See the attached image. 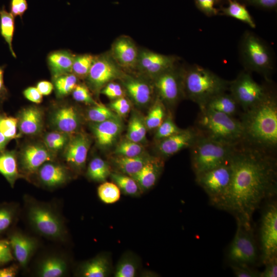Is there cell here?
Masks as SVG:
<instances>
[{"label": "cell", "instance_id": "44dd1931", "mask_svg": "<svg viewBox=\"0 0 277 277\" xmlns=\"http://www.w3.org/2000/svg\"><path fill=\"white\" fill-rule=\"evenodd\" d=\"M51 123L57 131L69 134L75 133L80 127V117L76 109L72 105L57 108L51 116Z\"/></svg>", "mask_w": 277, "mask_h": 277}, {"label": "cell", "instance_id": "9c48e42d", "mask_svg": "<svg viewBox=\"0 0 277 277\" xmlns=\"http://www.w3.org/2000/svg\"><path fill=\"white\" fill-rule=\"evenodd\" d=\"M228 90L239 106L245 111L259 103L268 90L256 82L246 70L241 71L232 81H229Z\"/></svg>", "mask_w": 277, "mask_h": 277}, {"label": "cell", "instance_id": "91938a15", "mask_svg": "<svg viewBox=\"0 0 277 277\" xmlns=\"http://www.w3.org/2000/svg\"><path fill=\"white\" fill-rule=\"evenodd\" d=\"M36 88L43 95H49L53 89V85L47 81H41L37 83Z\"/></svg>", "mask_w": 277, "mask_h": 277}, {"label": "cell", "instance_id": "7c38bea8", "mask_svg": "<svg viewBox=\"0 0 277 277\" xmlns=\"http://www.w3.org/2000/svg\"><path fill=\"white\" fill-rule=\"evenodd\" d=\"M182 69L175 65L154 78L157 97L166 107L172 108L184 98Z\"/></svg>", "mask_w": 277, "mask_h": 277}, {"label": "cell", "instance_id": "680465c9", "mask_svg": "<svg viewBox=\"0 0 277 277\" xmlns=\"http://www.w3.org/2000/svg\"><path fill=\"white\" fill-rule=\"evenodd\" d=\"M5 65L0 66V103H2L9 95L8 89L5 85L4 81V73Z\"/></svg>", "mask_w": 277, "mask_h": 277}, {"label": "cell", "instance_id": "f907efd6", "mask_svg": "<svg viewBox=\"0 0 277 277\" xmlns=\"http://www.w3.org/2000/svg\"><path fill=\"white\" fill-rule=\"evenodd\" d=\"M14 259L9 240L0 238V266L4 265Z\"/></svg>", "mask_w": 277, "mask_h": 277}, {"label": "cell", "instance_id": "7402d4cb", "mask_svg": "<svg viewBox=\"0 0 277 277\" xmlns=\"http://www.w3.org/2000/svg\"><path fill=\"white\" fill-rule=\"evenodd\" d=\"M69 263L64 256L50 254L45 255L37 263L35 275L39 277H61L67 274Z\"/></svg>", "mask_w": 277, "mask_h": 277}, {"label": "cell", "instance_id": "9a60e30c", "mask_svg": "<svg viewBox=\"0 0 277 277\" xmlns=\"http://www.w3.org/2000/svg\"><path fill=\"white\" fill-rule=\"evenodd\" d=\"M179 58L148 50L138 52L136 67L143 73L155 78L176 65Z\"/></svg>", "mask_w": 277, "mask_h": 277}, {"label": "cell", "instance_id": "52a82bcc", "mask_svg": "<svg viewBox=\"0 0 277 277\" xmlns=\"http://www.w3.org/2000/svg\"><path fill=\"white\" fill-rule=\"evenodd\" d=\"M236 145L200 136L190 148L195 175L228 162Z\"/></svg>", "mask_w": 277, "mask_h": 277}, {"label": "cell", "instance_id": "30bf717a", "mask_svg": "<svg viewBox=\"0 0 277 277\" xmlns=\"http://www.w3.org/2000/svg\"><path fill=\"white\" fill-rule=\"evenodd\" d=\"M261 260L264 264L277 256V204L269 202L261 220L260 229Z\"/></svg>", "mask_w": 277, "mask_h": 277}, {"label": "cell", "instance_id": "f546056e", "mask_svg": "<svg viewBox=\"0 0 277 277\" xmlns=\"http://www.w3.org/2000/svg\"><path fill=\"white\" fill-rule=\"evenodd\" d=\"M239 107L232 95L224 92L210 98L201 109H210L234 117L238 113Z\"/></svg>", "mask_w": 277, "mask_h": 277}, {"label": "cell", "instance_id": "60d3db41", "mask_svg": "<svg viewBox=\"0 0 277 277\" xmlns=\"http://www.w3.org/2000/svg\"><path fill=\"white\" fill-rule=\"evenodd\" d=\"M95 56L90 54L75 55L71 73L77 77L86 78L95 59Z\"/></svg>", "mask_w": 277, "mask_h": 277}, {"label": "cell", "instance_id": "8d00e7d4", "mask_svg": "<svg viewBox=\"0 0 277 277\" xmlns=\"http://www.w3.org/2000/svg\"><path fill=\"white\" fill-rule=\"evenodd\" d=\"M109 164L99 157H95L90 162L87 176L90 180L97 182H104L111 174Z\"/></svg>", "mask_w": 277, "mask_h": 277}, {"label": "cell", "instance_id": "ee69618b", "mask_svg": "<svg viewBox=\"0 0 277 277\" xmlns=\"http://www.w3.org/2000/svg\"><path fill=\"white\" fill-rule=\"evenodd\" d=\"M87 118L93 123L102 122L118 116L109 107L103 104L93 105L87 111Z\"/></svg>", "mask_w": 277, "mask_h": 277}, {"label": "cell", "instance_id": "3957f363", "mask_svg": "<svg viewBox=\"0 0 277 277\" xmlns=\"http://www.w3.org/2000/svg\"><path fill=\"white\" fill-rule=\"evenodd\" d=\"M182 81L184 98L196 103L200 109L212 97L226 92L229 84V81L196 64L182 67Z\"/></svg>", "mask_w": 277, "mask_h": 277}, {"label": "cell", "instance_id": "4316f807", "mask_svg": "<svg viewBox=\"0 0 277 277\" xmlns=\"http://www.w3.org/2000/svg\"><path fill=\"white\" fill-rule=\"evenodd\" d=\"M123 84L128 94L137 106L147 105L152 98V88L142 80L125 76L123 79Z\"/></svg>", "mask_w": 277, "mask_h": 277}, {"label": "cell", "instance_id": "1f68e13d", "mask_svg": "<svg viewBox=\"0 0 277 277\" xmlns=\"http://www.w3.org/2000/svg\"><path fill=\"white\" fill-rule=\"evenodd\" d=\"M19 213L18 204L14 202L0 204V238L13 229Z\"/></svg>", "mask_w": 277, "mask_h": 277}, {"label": "cell", "instance_id": "ffe728a7", "mask_svg": "<svg viewBox=\"0 0 277 277\" xmlns=\"http://www.w3.org/2000/svg\"><path fill=\"white\" fill-rule=\"evenodd\" d=\"M138 52L134 42L126 36L117 38L111 47L112 58L118 66L124 68L136 67Z\"/></svg>", "mask_w": 277, "mask_h": 277}, {"label": "cell", "instance_id": "681fc988", "mask_svg": "<svg viewBox=\"0 0 277 277\" xmlns=\"http://www.w3.org/2000/svg\"><path fill=\"white\" fill-rule=\"evenodd\" d=\"M196 8L205 15L211 17L218 14L219 10L215 7L217 0H194Z\"/></svg>", "mask_w": 277, "mask_h": 277}, {"label": "cell", "instance_id": "603a6c76", "mask_svg": "<svg viewBox=\"0 0 277 277\" xmlns=\"http://www.w3.org/2000/svg\"><path fill=\"white\" fill-rule=\"evenodd\" d=\"M122 128V121L119 117L91 125L97 143L103 147L111 146L120 134Z\"/></svg>", "mask_w": 277, "mask_h": 277}, {"label": "cell", "instance_id": "6da1fadb", "mask_svg": "<svg viewBox=\"0 0 277 277\" xmlns=\"http://www.w3.org/2000/svg\"><path fill=\"white\" fill-rule=\"evenodd\" d=\"M229 163L230 183L213 206L232 214L237 221L251 227L255 210L263 201L276 194L275 154L242 142L235 147Z\"/></svg>", "mask_w": 277, "mask_h": 277}, {"label": "cell", "instance_id": "484cf974", "mask_svg": "<svg viewBox=\"0 0 277 277\" xmlns=\"http://www.w3.org/2000/svg\"><path fill=\"white\" fill-rule=\"evenodd\" d=\"M38 107L31 106L21 111L18 118L19 131L28 135H36L40 132L43 125V114Z\"/></svg>", "mask_w": 277, "mask_h": 277}, {"label": "cell", "instance_id": "f6af8a7d", "mask_svg": "<svg viewBox=\"0 0 277 277\" xmlns=\"http://www.w3.org/2000/svg\"><path fill=\"white\" fill-rule=\"evenodd\" d=\"M156 129L154 137L158 141L179 132L182 129L176 125L173 121L171 112L168 111L165 118Z\"/></svg>", "mask_w": 277, "mask_h": 277}, {"label": "cell", "instance_id": "ab89813d", "mask_svg": "<svg viewBox=\"0 0 277 277\" xmlns=\"http://www.w3.org/2000/svg\"><path fill=\"white\" fill-rule=\"evenodd\" d=\"M53 80L57 95L63 97L72 92L77 85V77L72 73H69L60 75Z\"/></svg>", "mask_w": 277, "mask_h": 277}, {"label": "cell", "instance_id": "f35d334b", "mask_svg": "<svg viewBox=\"0 0 277 277\" xmlns=\"http://www.w3.org/2000/svg\"><path fill=\"white\" fill-rule=\"evenodd\" d=\"M167 112L165 104L157 97L144 120L147 128L156 129L165 118Z\"/></svg>", "mask_w": 277, "mask_h": 277}, {"label": "cell", "instance_id": "7bdbcfd3", "mask_svg": "<svg viewBox=\"0 0 277 277\" xmlns=\"http://www.w3.org/2000/svg\"><path fill=\"white\" fill-rule=\"evenodd\" d=\"M114 153L118 156L133 157L141 155L145 152L143 146L140 143L126 138L117 145Z\"/></svg>", "mask_w": 277, "mask_h": 277}, {"label": "cell", "instance_id": "94428289", "mask_svg": "<svg viewBox=\"0 0 277 277\" xmlns=\"http://www.w3.org/2000/svg\"><path fill=\"white\" fill-rule=\"evenodd\" d=\"M19 265L12 264L10 266L0 268V277H14L17 274Z\"/></svg>", "mask_w": 277, "mask_h": 277}, {"label": "cell", "instance_id": "be15d7a7", "mask_svg": "<svg viewBox=\"0 0 277 277\" xmlns=\"http://www.w3.org/2000/svg\"><path fill=\"white\" fill-rule=\"evenodd\" d=\"M238 1H239V0H236ZM240 1H242V0H240ZM227 2V0H217V2Z\"/></svg>", "mask_w": 277, "mask_h": 277}, {"label": "cell", "instance_id": "5bb4252c", "mask_svg": "<svg viewBox=\"0 0 277 277\" xmlns=\"http://www.w3.org/2000/svg\"><path fill=\"white\" fill-rule=\"evenodd\" d=\"M202 135L195 126L182 129L179 132L158 141L156 150L160 157L164 159L179 151L190 148Z\"/></svg>", "mask_w": 277, "mask_h": 277}, {"label": "cell", "instance_id": "ba28073f", "mask_svg": "<svg viewBox=\"0 0 277 277\" xmlns=\"http://www.w3.org/2000/svg\"><path fill=\"white\" fill-rule=\"evenodd\" d=\"M235 235L227 252L230 263L250 266L258 259V249L251 227H247L237 221Z\"/></svg>", "mask_w": 277, "mask_h": 277}, {"label": "cell", "instance_id": "db71d44e", "mask_svg": "<svg viewBox=\"0 0 277 277\" xmlns=\"http://www.w3.org/2000/svg\"><path fill=\"white\" fill-rule=\"evenodd\" d=\"M9 9L10 13L14 16H19L22 18L24 13L28 9L27 0H10Z\"/></svg>", "mask_w": 277, "mask_h": 277}, {"label": "cell", "instance_id": "c3c4849f", "mask_svg": "<svg viewBox=\"0 0 277 277\" xmlns=\"http://www.w3.org/2000/svg\"><path fill=\"white\" fill-rule=\"evenodd\" d=\"M109 108L118 116H126L130 111L131 105L124 96L114 100L109 104Z\"/></svg>", "mask_w": 277, "mask_h": 277}, {"label": "cell", "instance_id": "d6986e66", "mask_svg": "<svg viewBox=\"0 0 277 277\" xmlns=\"http://www.w3.org/2000/svg\"><path fill=\"white\" fill-rule=\"evenodd\" d=\"M35 173L40 185L47 189L62 186L71 179L69 169L51 161L44 163Z\"/></svg>", "mask_w": 277, "mask_h": 277}, {"label": "cell", "instance_id": "7dc6e473", "mask_svg": "<svg viewBox=\"0 0 277 277\" xmlns=\"http://www.w3.org/2000/svg\"><path fill=\"white\" fill-rule=\"evenodd\" d=\"M73 98L77 102L93 106L97 103L93 98L88 87L84 84H77L72 91Z\"/></svg>", "mask_w": 277, "mask_h": 277}, {"label": "cell", "instance_id": "9f6ffc18", "mask_svg": "<svg viewBox=\"0 0 277 277\" xmlns=\"http://www.w3.org/2000/svg\"><path fill=\"white\" fill-rule=\"evenodd\" d=\"M23 94L28 100L36 103L39 104L43 100V95L39 92L36 87H29L23 91Z\"/></svg>", "mask_w": 277, "mask_h": 277}, {"label": "cell", "instance_id": "8fae6325", "mask_svg": "<svg viewBox=\"0 0 277 277\" xmlns=\"http://www.w3.org/2000/svg\"><path fill=\"white\" fill-rule=\"evenodd\" d=\"M232 170L228 162L195 176L196 183L214 205L226 191L231 181Z\"/></svg>", "mask_w": 277, "mask_h": 277}, {"label": "cell", "instance_id": "816d5d0a", "mask_svg": "<svg viewBox=\"0 0 277 277\" xmlns=\"http://www.w3.org/2000/svg\"><path fill=\"white\" fill-rule=\"evenodd\" d=\"M101 93L112 100L124 96V91L120 85L112 82L108 83L102 89Z\"/></svg>", "mask_w": 277, "mask_h": 277}, {"label": "cell", "instance_id": "e7e4bbea", "mask_svg": "<svg viewBox=\"0 0 277 277\" xmlns=\"http://www.w3.org/2000/svg\"><path fill=\"white\" fill-rule=\"evenodd\" d=\"M1 116H2L0 115V120H1Z\"/></svg>", "mask_w": 277, "mask_h": 277}, {"label": "cell", "instance_id": "d4e9b609", "mask_svg": "<svg viewBox=\"0 0 277 277\" xmlns=\"http://www.w3.org/2000/svg\"><path fill=\"white\" fill-rule=\"evenodd\" d=\"M164 168L163 159L160 157H152L132 176L138 184L142 192L153 187L157 181Z\"/></svg>", "mask_w": 277, "mask_h": 277}, {"label": "cell", "instance_id": "4dcf8cb0", "mask_svg": "<svg viewBox=\"0 0 277 277\" xmlns=\"http://www.w3.org/2000/svg\"><path fill=\"white\" fill-rule=\"evenodd\" d=\"M0 174L13 187L16 181L22 177L15 152L5 151L0 153Z\"/></svg>", "mask_w": 277, "mask_h": 277}, {"label": "cell", "instance_id": "277c9868", "mask_svg": "<svg viewBox=\"0 0 277 277\" xmlns=\"http://www.w3.org/2000/svg\"><path fill=\"white\" fill-rule=\"evenodd\" d=\"M26 217L31 228L46 239L64 242L67 230L63 217L49 203L26 195L24 197Z\"/></svg>", "mask_w": 277, "mask_h": 277}, {"label": "cell", "instance_id": "11a10c76", "mask_svg": "<svg viewBox=\"0 0 277 277\" xmlns=\"http://www.w3.org/2000/svg\"><path fill=\"white\" fill-rule=\"evenodd\" d=\"M264 264L265 269L263 272H260V277H276L277 256L269 260Z\"/></svg>", "mask_w": 277, "mask_h": 277}, {"label": "cell", "instance_id": "bcb514c9", "mask_svg": "<svg viewBox=\"0 0 277 277\" xmlns=\"http://www.w3.org/2000/svg\"><path fill=\"white\" fill-rule=\"evenodd\" d=\"M18 118L12 116H1L0 132L9 140L15 138L17 134Z\"/></svg>", "mask_w": 277, "mask_h": 277}, {"label": "cell", "instance_id": "7a4b0ae2", "mask_svg": "<svg viewBox=\"0 0 277 277\" xmlns=\"http://www.w3.org/2000/svg\"><path fill=\"white\" fill-rule=\"evenodd\" d=\"M243 131L242 143L275 154L277 148V98L268 90L257 104L243 111L239 119Z\"/></svg>", "mask_w": 277, "mask_h": 277}, {"label": "cell", "instance_id": "4fadbf2b", "mask_svg": "<svg viewBox=\"0 0 277 277\" xmlns=\"http://www.w3.org/2000/svg\"><path fill=\"white\" fill-rule=\"evenodd\" d=\"M118 66L112 57L108 55L95 56L86 77L90 88L98 93L108 83L122 77Z\"/></svg>", "mask_w": 277, "mask_h": 277}, {"label": "cell", "instance_id": "f1b7e54d", "mask_svg": "<svg viewBox=\"0 0 277 277\" xmlns=\"http://www.w3.org/2000/svg\"><path fill=\"white\" fill-rule=\"evenodd\" d=\"M151 159L146 153L133 157L116 155L112 160V164L119 172L130 176L138 173Z\"/></svg>", "mask_w": 277, "mask_h": 277}, {"label": "cell", "instance_id": "2e32d148", "mask_svg": "<svg viewBox=\"0 0 277 277\" xmlns=\"http://www.w3.org/2000/svg\"><path fill=\"white\" fill-rule=\"evenodd\" d=\"M7 239L14 259L21 268H25L38 248V241L34 237L13 229L8 234Z\"/></svg>", "mask_w": 277, "mask_h": 277}, {"label": "cell", "instance_id": "74e56055", "mask_svg": "<svg viewBox=\"0 0 277 277\" xmlns=\"http://www.w3.org/2000/svg\"><path fill=\"white\" fill-rule=\"evenodd\" d=\"M147 127L145 121L136 113H133L130 119L126 138L136 143L146 139Z\"/></svg>", "mask_w": 277, "mask_h": 277}, {"label": "cell", "instance_id": "6125c7cd", "mask_svg": "<svg viewBox=\"0 0 277 277\" xmlns=\"http://www.w3.org/2000/svg\"><path fill=\"white\" fill-rule=\"evenodd\" d=\"M9 141L0 132V153L4 150Z\"/></svg>", "mask_w": 277, "mask_h": 277}, {"label": "cell", "instance_id": "b9f144b4", "mask_svg": "<svg viewBox=\"0 0 277 277\" xmlns=\"http://www.w3.org/2000/svg\"><path fill=\"white\" fill-rule=\"evenodd\" d=\"M97 195L104 203L113 204L121 197V190L113 182H104L97 188Z\"/></svg>", "mask_w": 277, "mask_h": 277}, {"label": "cell", "instance_id": "5b68a950", "mask_svg": "<svg viewBox=\"0 0 277 277\" xmlns=\"http://www.w3.org/2000/svg\"><path fill=\"white\" fill-rule=\"evenodd\" d=\"M202 135L236 145L243 142V131L239 120L208 109L200 110L195 126Z\"/></svg>", "mask_w": 277, "mask_h": 277}, {"label": "cell", "instance_id": "e575fe53", "mask_svg": "<svg viewBox=\"0 0 277 277\" xmlns=\"http://www.w3.org/2000/svg\"><path fill=\"white\" fill-rule=\"evenodd\" d=\"M15 30L14 16L8 12L3 6L0 9V33L6 43L12 55L16 58V54L12 47V40Z\"/></svg>", "mask_w": 277, "mask_h": 277}, {"label": "cell", "instance_id": "e0dca14e", "mask_svg": "<svg viewBox=\"0 0 277 277\" xmlns=\"http://www.w3.org/2000/svg\"><path fill=\"white\" fill-rule=\"evenodd\" d=\"M52 158V154L46 146L39 144H30L21 152L18 161L19 171L25 175L34 174L44 163Z\"/></svg>", "mask_w": 277, "mask_h": 277}, {"label": "cell", "instance_id": "f5cc1de1", "mask_svg": "<svg viewBox=\"0 0 277 277\" xmlns=\"http://www.w3.org/2000/svg\"><path fill=\"white\" fill-rule=\"evenodd\" d=\"M233 274L237 277H260V272L254 270L249 266L230 263Z\"/></svg>", "mask_w": 277, "mask_h": 277}, {"label": "cell", "instance_id": "d6a6232c", "mask_svg": "<svg viewBox=\"0 0 277 277\" xmlns=\"http://www.w3.org/2000/svg\"><path fill=\"white\" fill-rule=\"evenodd\" d=\"M227 7L221 8L222 14L241 21L252 28L256 27L255 23L245 5L236 0H227Z\"/></svg>", "mask_w": 277, "mask_h": 277}, {"label": "cell", "instance_id": "8992f818", "mask_svg": "<svg viewBox=\"0 0 277 277\" xmlns=\"http://www.w3.org/2000/svg\"><path fill=\"white\" fill-rule=\"evenodd\" d=\"M239 50L245 70L259 73L268 80L274 68V61L267 44L254 33L246 31L240 40Z\"/></svg>", "mask_w": 277, "mask_h": 277}, {"label": "cell", "instance_id": "836d02e7", "mask_svg": "<svg viewBox=\"0 0 277 277\" xmlns=\"http://www.w3.org/2000/svg\"><path fill=\"white\" fill-rule=\"evenodd\" d=\"M140 262L138 257L131 252L123 254L115 267V277H134L137 274Z\"/></svg>", "mask_w": 277, "mask_h": 277}, {"label": "cell", "instance_id": "d590c367", "mask_svg": "<svg viewBox=\"0 0 277 277\" xmlns=\"http://www.w3.org/2000/svg\"><path fill=\"white\" fill-rule=\"evenodd\" d=\"M110 176L126 195L138 196L143 192L136 181L131 176L119 172L111 173Z\"/></svg>", "mask_w": 277, "mask_h": 277}, {"label": "cell", "instance_id": "6f0895ef", "mask_svg": "<svg viewBox=\"0 0 277 277\" xmlns=\"http://www.w3.org/2000/svg\"><path fill=\"white\" fill-rule=\"evenodd\" d=\"M247 4L265 9H274L277 7V0H243Z\"/></svg>", "mask_w": 277, "mask_h": 277}, {"label": "cell", "instance_id": "cb8c5ba5", "mask_svg": "<svg viewBox=\"0 0 277 277\" xmlns=\"http://www.w3.org/2000/svg\"><path fill=\"white\" fill-rule=\"evenodd\" d=\"M111 271L109 256L100 254L81 263L76 270V275L82 277H107Z\"/></svg>", "mask_w": 277, "mask_h": 277}, {"label": "cell", "instance_id": "83f0119b", "mask_svg": "<svg viewBox=\"0 0 277 277\" xmlns=\"http://www.w3.org/2000/svg\"><path fill=\"white\" fill-rule=\"evenodd\" d=\"M75 55L67 50H59L50 52L47 58L48 68L52 78L71 73Z\"/></svg>", "mask_w": 277, "mask_h": 277}, {"label": "cell", "instance_id": "ac0fdd59", "mask_svg": "<svg viewBox=\"0 0 277 277\" xmlns=\"http://www.w3.org/2000/svg\"><path fill=\"white\" fill-rule=\"evenodd\" d=\"M90 141L87 135L78 133L69 138L65 147L64 157L68 166L77 172L84 168Z\"/></svg>", "mask_w": 277, "mask_h": 277}]
</instances>
